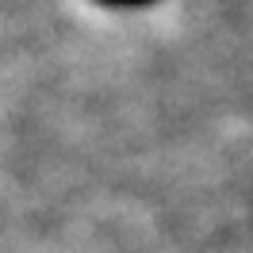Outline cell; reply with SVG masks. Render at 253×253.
<instances>
[{
    "label": "cell",
    "mask_w": 253,
    "mask_h": 253,
    "mask_svg": "<svg viewBox=\"0 0 253 253\" xmlns=\"http://www.w3.org/2000/svg\"><path fill=\"white\" fill-rule=\"evenodd\" d=\"M100 4H111V8H146L154 0H100Z\"/></svg>",
    "instance_id": "cell-1"
}]
</instances>
